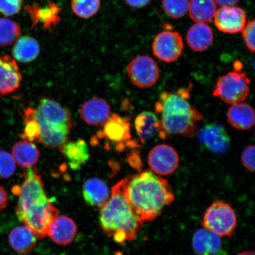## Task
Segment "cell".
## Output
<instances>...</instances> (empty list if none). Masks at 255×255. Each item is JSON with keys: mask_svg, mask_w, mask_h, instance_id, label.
<instances>
[{"mask_svg": "<svg viewBox=\"0 0 255 255\" xmlns=\"http://www.w3.org/2000/svg\"><path fill=\"white\" fill-rule=\"evenodd\" d=\"M187 89L174 93L164 92L155 105L159 123L158 135L162 139L173 135L191 137L197 132V124L202 114L188 101Z\"/></svg>", "mask_w": 255, "mask_h": 255, "instance_id": "cell-3", "label": "cell"}, {"mask_svg": "<svg viewBox=\"0 0 255 255\" xmlns=\"http://www.w3.org/2000/svg\"><path fill=\"white\" fill-rule=\"evenodd\" d=\"M24 10L29 14L31 28L40 24L44 29L52 31L60 20L59 14L61 8L50 0H47L46 4L44 5L34 3L25 6Z\"/></svg>", "mask_w": 255, "mask_h": 255, "instance_id": "cell-12", "label": "cell"}, {"mask_svg": "<svg viewBox=\"0 0 255 255\" xmlns=\"http://www.w3.org/2000/svg\"><path fill=\"white\" fill-rule=\"evenodd\" d=\"M128 161L133 167L140 169L141 167V160L139 155L136 152H132L128 156Z\"/></svg>", "mask_w": 255, "mask_h": 255, "instance_id": "cell-38", "label": "cell"}, {"mask_svg": "<svg viewBox=\"0 0 255 255\" xmlns=\"http://www.w3.org/2000/svg\"><path fill=\"white\" fill-rule=\"evenodd\" d=\"M129 119L115 114L105 123L104 129L92 138L91 143L95 145L99 141H105V147L109 149L111 143H113L117 151H123L131 139Z\"/></svg>", "mask_w": 255, "mask_h": 255, "instance_id": "cell-7", "label": "cell"}, {"mask_svg": "<svg viewBox=\"0 0 255 255\" xmlns=\"http://www.w3.org/2000/svg\"><path fill=\"white\" fill-rule=\"evenodd\" d=\"M36 119L40 128L39 142L49 147H60L68 141L70 130L69 127L57 125L44 119L40 115L35 111Z\"/></svg>", "mask_w": 255, "mask_h": 255, "instance_id": "cell-15", "label": "cell"}, {"mask_svg": "<svg viewBox=\"0 0 255 255\" xmlns=\"http://www.w3.org/2000/svg\"><path fill=\"white\" fill-rule=\"evenodd\" d=\"M126 194L136 214L146 222L154 221L175 199L168 181L149 170L127 177Z\"/></svg>", "mask_w": 255, "mask_h": 255, "instance_id": "cell-2", "label": "cell"}, {"mask_svg": "<svg viewBox=\"0 0 255 255\" xmlns=\"http://www.w3.org/2000/svg\"><path fill=\"white\" fill-rule=\"evenodd\" d=\"M135 128L140 141L144 142L158 134L159 123L157 115L145 111L138 115L135 120Z\"/></svg>", "mask_w": 255, "mask_h": 255, "instance_id": "cell-26", "label": "cell"}, {"mask_svg": "<svg viewBox=\"0 0 255 255\" xmlns=\"http://www.w3.org/2000/svg\"><path fill=\"white\" fill-rule=\"evenodd\" d=\"M41 117L49 122L71 128L72 123L69 111L56 101L43 99L36 110Z\"/></svg>", "mask_w": 255, "mask_h": 255, "instance_id": "cell-19", "label": "cell"}, {"mask_svg": "<svg viewBox=\"0 0 255 255\" xmlns=\"http://www.w3.org/2000/svg\"><path fill=\"white\" fill-rule=\"evenodd\" d=\"M12 156L16 163L27 168L33 167L37 163L40 152L34 143L23 140L15 143L12 148Z\"/></svg>", "mask_w": 255, "mask_h": 255, "instance_id": "cell-25", "label": "cell"}, {"mask_svg": "<svg viewBox=\"0 0 255 255\" xmlns=\"http://www.w3.org/2000/svg\"><path fill=\"white\" fill-rule=\"evenodd\" d=\"M23 0H0V12L5 16H12L20 11Z\"/></svg>", "mask_w": 255, "mask_h": 255, "instance_id": "cell-34", "label": "cell"}, {"mask_svg": "<svg viewBox=\"0 0 255 255\" xmlns=\"http://www.w3.org/2000/svg\"><path fill=\"white\" fill-rule=\"evenodd\" d=\"M21 34V28L9 19L0 18V46L6 47L14 42Z\"/></svg>", "mask_w": 255, "mask_h": 255, "instance_id": "cell-30", "label": "cell"}, {"mask_svg": "<svg viewBox=\"0 0 255 255\" xmlns=\"http://www.w3.org/2000/svg\"><path fill=\"white\" fill-rule=\"evenodd\" d=\"M192 244L197 255H228L223 250L219 236L205 229H199L195 232Z\"/></svg>", "mask_w": 255, "mask_h": 255, "instance_id": "cell-17", "label": "cell"}, {"mask_svg": "<svg viewBox=\"0 0 255 255\" xmlns=\"http://www.w3.org/2000/svg\"><path fill=\"white\" fill-rule=\"evenodd\" d=\"M189 0H162V7L169 17L178 19L186 14Z\"/></svg>", "mask_w": 255, "mask_h": 255, "instance_id": "cell-32", "label": "cell"}, {"mask_svg": "<svg viewBox=\"0 0 255 255\" xmlns=\"http://www.w3.org/2000/svg\"><path fill=\"white\" fill-rule=\"evenodd\" d=\"M250 84L245 73L229 72L218 80L213 95L229 104L242 103L250 94Z\"/></svg>", "mask_w": 255, "mask_h": 255, "instance_id": "cell-6", "label": "cell"}, {"mask_svg": "<svg viewBox=\"0 0 255 255\" xmlns=\"http://www.w3.org/2000/svg\"><path fill=\"white\" fill-rule=\"evenodd\" d=\"M255 148L254 145H249L242 154V164L251 172L255 171Z\"/></svg>", "mask_w": 255, "mask_h": 255, "instance_id": "cell-36", "label": "cell"}, {"mask_svg": "<svg viewBox=\"0 0 255 255\" xmlns=\"http://www.w3.org/2000/svg\"><path fill=\"white\" fill-rule=\"evenodd\" d=\"M202 225L206 230L219 237H231L237 228V216L228 203L216 201L206 210Z\"/></svg>", "mask_w": 255, "mask_h": 255, "instance_id": "cell-5", "label": "cell"}, {"mask_svg": "<svg viewBox=\"0 0 255 255\" xmlns=\"http://www.w3.org/2000/svg\"><path fill=\"white\" fill-rule=\"evenodd\" d=\"M101 7V0H71V8L78 17L89 18L93 17Z\"/></svg>", "mask_w": 255, "mask_h": 255, "instance_id": "cell-31", "label": "cell"}, {"mask_svg": "<svg viewBox=\"0 0 255 255\" xmlns=\"http://www.w3.org/2000/svg\"><path fill=\"white\" fill-rule=\"evenodd\" d=\"M255 22L253 20L248 21L241 31L245 42L251 53L255 52Z\"/></svg>", "mask_w": 255, "mask_h": 255, "instance_id": "cell-35", "label": "cell"}, {"mask_svg": "<svg viewBox=\"0 0 255 255\" xmlns=\"http://www.w3.org/2000/svg\"><path fill=\"white\" fill-rule=\"evenodd\" d=\"M228 123L238 130H249L255 124V112L250 105L245 103L233 104L227 114Z\"/></svg>", "mask_w": 255, "mask_h": 255, "instance_id": "cell-21", "label": "cell"}, {"mask_svg": "<svg viewBox=\"0 0 255 255\" xmlns=\"http://www.w3.org/2000/svg\"><path fill=\"white\" fill-rule=\"evenodd\" d=\"M190 17L196 23L211 21L217 10L215 0H190L189 8Z\"/></svg>", "mask_w": 255, "mask_h": 255, "instance_id": "cell-28", "label": "cell"}, {"mask_svg": "<svg viewBox=\"0 0 255 255\" xmlns=\"http://www.w3.org/2000/svg\"><path fill=\"white\" fill-rule=\"evenodd\" d=\"M183 47L182 37L174 31L161 32L155 36L152 44L154 55L167 63L173 62L179 58Z\"/></svg>", "mask_w": 255, "mask_h": 255, "instance_id": "cell-9", "label": "cell"}, {"mask_svg": "<svg viewBox=\"0 0 255 255\" xmlns=\"http://www.w3.org/2000/svg\"><path fill=\"white\" fill-rule=\"evenodd\" d=\"M9 244L15 253L26 255L33 251L37 241L36 236L26 226H17L12 229L8 237Z\"/></svg>", "mask_w": 255, "mask_h": 255, "instance_id": "cell-23", "label": "cell"}, {"mask_svg": "<svg viewBox=\"0 0 255 255\" xmlns=\"http://www.w3.org/2000/svg\"><path fill=\"white\" fill-rule=\"evenodd\" d=\"M238 255H255V253L254 251H245L239 254Z\"/></svg>", "mask_w": 255, "mask_h": 255, "instance_id": "cell-42", "label": "cell"}, {"mask_svg": "<svg viewBox=\"0 0 255 255\" xmlns=\"http://www.w3.org/2000/svg\"><path fill=\"white\" fill-rule=\"evenodd\" d=\"M213 18L217 28L224 33H239L247 23L246 12L234 5L223 6L219 8Z\"/></svg>", "mask_w": 255, "mask_h": 255, "instance_id": "cell-11", "label": "cell"}, {"mask_svg": "<svg viewBox=\"0 0 255 255\" xmlns=\"http://www.w3.org/2000/svg\"><path fill=\"white\" fill-rule=\"evenodd\" d=\"M214 40L211 27L206 23H197L187 31L188 45L194 52H201L208 49Z\"/></svg>", "mask_w": 255, "mask_h": 255, "instance_id": "cell-20", "label": "cell"}, {"mask_svg": "<svg viewBox=\"0 0 255 255\" xmlns=\"http://www.w3.org/2000/svg\"><path fill=\"white\" fill-rule=\"evenodd\" d=\"M83 195L89 205L101 209L109 199L110 192L107 185L103 180L92 178L84 183Z\"/></svg>", "mask_w": 255, "mask_h": 255, "instance_id": "cell-22", "label": "cell"}, {"mask_svg": "<svg viewBox=\"0 0 255 255\" xmlns=\"http://www.w3.org/2000/svg\"><path fill=\"white\" fill-rule=\"evenodd\" d=\"M126 178L112 189L107 202L101 208L100 222L106 234L119 244L134 240L143 227L126 194Z\"/></svg>", "mask_w": 255, "mask_h": 255, "instance_id": "cell-4", "label": "cell"}, {"mask_svg": "<svg viewBox=\"0 0 255 255\" xmlns=\"http://www.w3.org/2000/svg\"><path fill=\"white\" fill-rule=\"evenodd\" d=\"M215 1L216 4L223 7V6H234L237 4L239 0H215Z\"/></svg>", "mask_w": 255, "mask_h": 255, "instance_id": "cell-40", "label": "cell"}, {"mask_svg": "<svg viewBox=\"0 0 255 255\" xmlns=\"http://www.w3.org/2000/svg\"><path fill=\"white\" fill-rule=\"evenodd\" d=\"M15 170L16 162L12 155L7 151L0 150V178L11 177Z\"/></svg>", "mask_w": 255, "mask_h": 255, "instance_id": "cell-33", "label": "cell"}, {"mask_svg": "<svg viewBox=\"0 0 255 255\" xmlns=\"http://www.w3.org/2000/svg\"><path fill=\"white\" fill-rule=\"evenodd\" d=\"M18 196L16 213L19 220L33 232L38 239L46 237L51 223L59 216V210L48 198L44 184L36 168H25L24 181L15 186Z\"/></svg>", "mask_w": 255, "mask_h": 255, "instance_id": "cell-1", "label": "cell"}, {"mask_svg": "<svg viewBox=\"0 0 255 255\" xmlns=\"http://www.w3.org/2000/svg\"><path fill=\"white\" fill-rule=\"evenodd\" d=\"M35 111L36 110L30 107L24 108L23 110L25 128L21 136L24 140L31 142L39 141L40 136L39 124L35 119Z\"/></svg>", "mask_w": 255, "mask_h": 255, "instance_id": "cell-29", "label": "cell"}, {"mask_svg": "<svg viewBox=\"0 0 255 255\" xmlns=\"http://www.w3.org/2000/svg\"><path fill=\"white\" fill-rule=\"evenodd\" d=\"M198 137L204 146L216 154H223L230 146L228 133L219 124H207L200 130Z\"/></svg>", "mask_w": 255, "mask_h": 255, "instance_id": "cell-13", "label": "cell"}, {"mask_svg": "<svg viewBox=\"0 0 255 255\" xmlns=\"http://www.w3.org/2000/svg\"><path fill=\"white\" fill-rule=\"evenodd\" d=\"M127 72L132 84L141 89L152 87L160 76L158 64L148 56L133 58L128 65Z\"/></svg>", "mask_w": 255, "mask_h": 255, "instance_id": "cell-8", "label": "cell"}, {"mask_svg": "<svg viewBox=\"0 0 255 255\" xmlns=\"http://www.w3.org/2000/svg\"><path fill=\"white\" fill-rule=\"evenodd\" d=\"M235 71H240L242 69V63L239 62L235 63Z\"/></svg>", "mask_w": 255, "mask_h": 255, "instance_id": "cell-41", "label": "cell"}, {"mask_svg": "<svg viewBox=\"0 0 255 255\" xmlns=\"http://www.w3.org/2000/svg\"><path fill=\"white\" fill-rule=\"evenodd\" d=\"M22 76L15 60L0 55V97L12 93L20 87Z\"/></svg>", "mask_w": 255, "mask_h": 255, "instance_id": "cell-14", "label": "cell"}, {"mask_svg": "<svg viewBox=\"0 0 255 255\" xmlns=\"http://www.w3.org/2000/svg\"><path fill=\"white\" fill-rule=\"evenodd\" d=\"M59 148L68 159L69 166L73 170H79L89 158L88 145L84 140L79 139L76 141H66Z\"/></svg>", "mask_w": 255, "mask_h": 255, "instance_id": "cell-24", "label": "cell"}, {"mask_svg": "<svg viewBox=\"0 0 255 255\" xmlns=\"http://www.w3.org/2000/svg\"><path fill=\"white\" fill-rule=\"evenodd\" d=\"M76 232L77 227L72 219L58 216L51 223L47 235L57 244L66 245L71 243Z\"/></svg>", "mask_w": 255, "mask_h": 255, "instance_id": "cell-18", "label": "cell"}, {"mask_svg": "<svg viewBox=\"0 0 255 255\" xmlns=\"http://www.w3.org/2000/svg\"><path fill=\"white\" fill-rule=\"evenodd\" d=\"M40 51L39 44L36 39L30 36H23L16 41L12 49V55L18 61L28 63L37 58Z\"/></svg>", "mask_w": 255, "mask_h": 255, "instance_id": "cell-27", "label": "cell"}, {"mask_svg": "<svg viewBox=\"0 0 255 255\" xmlns=\"http://www.w3.org/2000/svg\"><path fill=\"white\" fill-rule=\"evenodd\" d=\"M179 156L175 149L167 144L156 145L149 151L148 162L151 171L159 175L173 173L179 165Z\"/></svg>", "mask_w": 255, "mask_h": 255, "instance_id": "cell-10", "label": "cell"}, {"mask_svg": "<svg viewBox=\"0 0 255 255\" xmlns=\"http://www.w3.org/2000/svg\"><path fill=\"white\" fill-rule=\"evenodd\" d=\"M127 5L132 8H141L148 5L151 0H125Z\"/></svg>", "mask_w": 255, "mask_h": 255, "instance_id": "cell-37", "label": "cell"}, {"mask_svg": "<svg viewBox=\"0 0 255 255\" xmlns=\"http://www.w3.org/2000/svg\"><path fill=\"white\" fill-rule=\"evenodd\" d=\"M8 196L5 190L0 186V212L2 211L7 205Z\"/></svg>", "mask_w": 255, "mask_h": 255, "instance_id": "cell-39", "label": "cell"}, {"mask_svg": "<svg viewBox=\"0 0 255 255\" xmlns=\"http://www.w3.org/2000/svg\"><path fill=\"white\" fill-rule=\"evenodd\" d=\"M79 113L88 125L100 126L109 119L111 109L109 104L103 99L93 98L82 105Z\"/></svg>", "mask_w": 255, "mask_h": 255, "instance_id": "cell-16", "label": "cell"}]
</instances>
